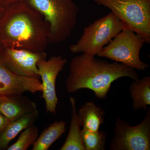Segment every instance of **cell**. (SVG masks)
Segmentation results:
<instances>
[{
	"mask_svg": "<svg viewBox=\"0 0 150 150\" xmlns=\"http://www.w3.org/2000/svg\"><path fill=\"white\" fill-rule=\"evenodd\" d=\"M71 107V117L69 131L64 144L60 150H85L81 136V125L78 118L76 100L70 97Z\"/></svg>",
	"mask_w": 150,
	"mask_h": 150,
	"instance_id": "14",
	"label": "cell"
},
{
	"mask_svg": "<svg viewBox=\"0 0 150 150\" xmlns=\"http://www.w3.org/2000/svg\"><path fill=\"white\" fill-rule=\"evenodd\" d=\"M42 90L38 78L17 74L0 62V96H18L27 92L33 94L42 92Z\"/></svg>",
	"mask_w": 150,
	"mask_h": 150,
	"instance_id": "10",
	"label": "cell"
},
{
	"mask_svg": "<svg viewBox=\"0 0 150 150\" xmlns=\"http://www.w3.org/2000/svg\"><path fill=\"white\" fill-rule=\"evenodd\" d=\"M140 80L136 69L118 62L109 63L83 54L74 57L70 65V74L66 81L68 92L88 89L100 99L106 98L114 81L124 77Z\"/></svg>",
	"mask_w": 150,
	"mask_h": 150,
	"instance_id": "2",
	"label": "cell"
},
{
	"mask_svg": "<svg viewBox=\"0 0 150 150\" xmlns=\"http://www.w3.org/2000/svg\"><path fill=\"white\" fill-rule=\"evenodd\" d=\"M134 110H146L150 105V77L147 76L139 80L133 81L129 88Z\"/></svg>",
	"mask_w": 150,
	"mask_h": 150,
	"instance_id": "15",
	"label": "cell"
},
{
	"mask_svg": "<svg viewBox=\"0 0 150 150\" xmlns=\"http://www.w3.org/2000/svg\"><path fill=\"white\" fill-rule=\"evenodd\" d=\"M25 2L48 22L49 44H58L69 38L76 25L79 11L73 0H27Z\"/></svg>",
	"mask_w": 150,
	"mask_h": 150,
	"instance_id": "3",
	"label": "cell"
},
{
	"mask_svg": "<svg viewBox=\"0 0 150 150\" xmlns=\"http://www.w3.org/2000/svg\"><path fill=\"white\" fill-rule=\"evenodd\" d=\"M125 27L111 12L85 28L83 34L76 44L71 45L73 53H82L95 56Z\"/></svg>",
	"mask_w": 150,
	"mask_h": 150,
	"instance_id": "4",
	"label": "cell"
},
{
	"mask_svg": "<svg viewBox=\"0 0 150 150\" xmlns=\"http://www.w3.org/2000/svg\"><path fill=\"white\" fill-rule=\"evenodd\" d=\"M27 0H0V3L5 8L15 3L25 2Z\"/></svg>",
	"mask_w": 150,
	"mask_h": 150,
	"instance_id": "20",
	"label": "cell"
},
{
	"mask_svg": "<svg viewBox=\"0 0 150 150\" xmlns=\"http://www.w3.org/2000/svg\"><path fill=\"white\" fill-rule=\"evenodd\" d=\"M37 105L29 98L23 95L0 96V113L12 121L25 113L37 110Z\"/></svg>",
	"mask_w": 150,
	"mask_h": 150,
	"instance_id": "11",
	"label": "cell"
},
{
	"mask_svg": "<svg viewBox=\"0 0 150 150\" xmlns=\"http://www.w3.org/2000/svg\"><path fill=\"white\" fill-rule=\"evenodd\" d=\"M144 43L143 38L125 26L97 55L144 71L149 67L140 58V51Z\"/></svg>",
	"mask_w": 150,
	"mask_h": 150,
	"instance_id": "6",
	"label": "cell"
},
{
	"mask_svg": "<svg viewBox=\"0 0 150 150\" xmlns=\"http://www.w3.org/2000/svg\"><path fill=\"white\" fill-rule=\"evenodd\" d=\"M39 117L37 109L11 121L0 136V150L7 149L10 142L22 131L34 125Z\"/></svg>",
	"mask_w": 150,
	"mask_h": 150,
	"instance_id": "12",
	"label": "cell"
},
{
	"mask_svg": "<svg viewBox=\"0 0 150 150\" xmlns=\"http://www.w3.org/2000/svg\"><path fill=\"white\" fill-rule=\"evenodd\" d=\"M109 8L126 27L150 43V0H93Z\"/></svg>",
	"mask_w": 150,
	"mask_h": 150,
	"instance_id": "5",
	"label": "cell"
},
{
	"mask_svg": "<svg viewBox=\"0 0 150 150\" xmlns=\"http://www.w3.org/2000/svg\"><path fill=\"white\" fill-rule=\"evenodd\" d=\"M49 28L43 17L28 3L10 5L0 17V47L45 52Z\"/></svg>",
	"mask_w": 150,
	"mask_h": 150,
	"instance_id": "1",
	"label": "cell"
},
{
	"mask_svg": "<svg viewBox=\"0 0 150 150\" xmlns=\"http://www.w3.org/2000/svg\"><path fill=\"white\" fill-rule=\"evenodd\" d=\"M10 121L5 116L0 113V136Z\"/></svg>",
	"mask_w": 150,
	"mask_h": 150,
	"instance_id": "19",
	"label": "cell"
},
{
	"mask_svg": "<svg viewBox=\"0 0 150 150\" xmlns=\"http://www.w3.org/2000/svg\"><path fill=\"white\" fill-rule=\"evenodd\" d=\"M5 10V8L0 3V17L2 16V15L4 13Z\"/></svg>",
	"mask_w": 150,
	"mask_h": 150,
	"instance_id": "21",
	"label": "cell"
},
{
	"mask_svg": "<svg viewBox=\"0 0 150 150\" xmlns=\"http://www.w3.org/2000/svg\"><path fill=\"white\" fill-rule=\"evenodd\" d=\"M113 132L110 150H150V108L144 120L136 126L116 118Z\"/></svg>",
	"mask_w": 150,
	"mask_h": 150,
	"instance_id": "7",
	"label": "cell"
},
{
	"mask_svg": "<svg viewBox=\"0 0 150 150\" xmlns=\"http://www.w3.org/2000/svg\"><path fill=\"white\" fill-rule=\"evenodd\" d=\"M67 59L61 56H52L48 60L38 63V75L42 80V96L45 100L46 112H56L59 100L56 93V79L67 64Z\"/></svg>",
	"mask_w": 150,
	"mask_h": 150,
	"instance_id": "9",
	"label": "cell"
},
{
	"mask_svg": "<svg viewBox=\"0 0 150 150\" xmlns=\"http://www.w3.org/2000/svg\"><path fill=\"white\" fill-rule=\"evenodd\" d=\"M81 136L85 150H104L106 135L102 130L91 131L83 128Z\"/></svg>",
	"mask_w": 150,
	"mask_h": 150,
	"instance_id": "17",
	"label": "cell"
},
{
	"mask_svg": "<svg viewBox=\"0 0 150 150\" xmlns=\"http://www.w3.org/2000/svg\"><path fill=\"white\" fill-rule=\"evenodd\" d=\"M77 115L81 127L96 131L99 130L100 125L104 123L105 112L92 101L83 105Z\"/></svg>",
	"mask_w": 150,
	"mask_h": 150,
	"instance_id": "13",
	"label": "cell"
},
{
	"mask_svg": "<svg viewBox=\"0 0 150 150\" xmlns=\"http://www.w3.org/2000/svg\"><path fill=\"white\" fill-rule=\"evenodd\" d=\"M46 52H33L22 49L0 47V62L11 71L21 76L40 78L37 64L46 60Z\"/></svg>",
	"mask_w": 150,
	"mask_h": 150,
	"instance_id": "8",
	"label": "cell"
},
{
	"mask_svg": "<svg viewBox=\"0 0 150 150\" xmlns=\"http://www.w3.org/2000/svg\"><path fill=\"white\" fill-rule=\"evenodd\" d=\"M66 122L56 121L46 128L33 145L32 150H48L67 131Z\"/></svg>",
	"mask_w": 150,
	"mask_h": 150,
	"instance_id": "16",
	"label": "cell"
},
{
	"mask_svg": "<svg viewBox=\"0 0 150 150\" xmlns=\"http://www.w3.org/2000/svg\"><path fill=\"white\" fill-rule=\"evenodd\" d=\"M39 130L34 125L26 128L22 131L18 139L7 150H26L33 145L38 137Z\"/></svg>",
	"mask_w": 150,
	"mask_h": 150,
	"instance_id": "18",
	"label": "cell"
}]
</instances>
